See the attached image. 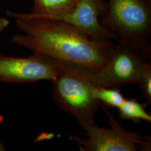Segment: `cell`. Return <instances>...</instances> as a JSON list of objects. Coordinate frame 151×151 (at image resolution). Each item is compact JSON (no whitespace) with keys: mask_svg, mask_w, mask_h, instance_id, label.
Returning a JSON list of instances; mask_svg holds the SVG:
<instances>
[{"mask_svg":"<svg viewBox=\"0 0 151 151\" xmlns=\"http://www.w3.org/2000/svg\"><path fill=\"white\" fill-rule=\"evenodd\" d=\"M15 21L22 33L14 35L11 42L33 54L90 73L101 71L110 60L111 41L92 40L65 22L40 18Z\"/></svg>","mask_w":151,"mask_h":151,"instance_id":"1","label":"cell"},{"mask_svg":"<svg viewBox=\"0 0 151 151\" xmlns=\"http://www.w3.org/2000/svg\"><path fill=\"white\" fill-rule=\"evenodd\" d=\"M100 22L119 43L151 61V0H108Z\"/></svg>","mask_w":151,"mask_h":151,"instance_id":"2","label":"cell"},{"mask_svg":"<svg viewBox=\"0 0 151 151\" xmlns=\"http://www.w3.org/2000/svg\"><path fill=\"white\" fill-rule=\"evenodd\" d=\"M55 105L81 123L95 124V115L101 104L93 97L91 84L79 69L66 65L52 82Z\"/></svg>","mask_w":151,"mask_h":151,"instance_id":"3","label":"cell"},{"mask_svg":"<svg viewBox=\"0 0 151 151\" xmlns=\"http://www.w3.org/2000/svg\"><path fill=\"white\" fill-rule=\"evenodd\" d=\"M108 117L106 121L111 128L99 127L96 124L81 123L86 132V138L70 134L69 138L76 142L82 151H151V139L143 140L137 133L130 132L116 121L106 106L101 105Z\"/></svg>","mask_w":151,"mask_h":151,"instance_id":"4","label":"cell"},{"mask_svg":"<svg viewBox=\"0 0 151 151\" xmlns=\"http://www.w3.org/2000/svg\"><path fill=\"white\" fill-rule=\"evenodd\" d=\"M150 69L151 61L139 52L119 43L114 45L108 64L101 71L90 73L80 70L94 86L120 88L130 83L138 84Z\"/></svg>","mask_w":151,"mask_h":151,"instance_id":"5","label":"cell"},{"mask_svg":"<svg viewBox=\"0 0 151 151\" xmlns=\"http://www.w3.org/2000/svg\"><path fill=\"white\" fill-rule=\"evenodd\" d=\"M47 57H14L0 53V83H27L55 80L65 67Z\"/></svg>","mask_w":151,"mask_h":151,"instance_id":"6","label":"cell"},{"mask_svg":"<svg viewBox=\"0 0 151 151\" xmlns=\"http://www.w3.org/2000/svg\"><path fill=\"white\" fill-rule=\"evenodd\" d=\"M105 9L106 2L103 0H78L70 10L44 19L65 22L96 41L116 40L115 34L100 22Z\"/></svg>","mask_w":151,"mask_h":151,"instance_id":"7","label":"cell"},{"mask_svg":"<svg viewBox=\"0 0 151 151\" xmlns=\"http://www.w3.org/2000/svg\"><path fill=\"white\" fill-rule=\"evenodd\" d=\"M78 1V0H34L32 10L30 12L8 10L6 15L14 20L44 19L70 10Z\"/></svg>","mask_w":151,"mask_h":151,"instance_id":"8","label":"cell"},{"mask_svg":"<svg viewBox=\"0 0 151 151\" xmlns=\"http://www.w3.org/2000/svg\"><path fill=\"white\" fill-rule=\"evenodd\" d=\"M148 104L139 103L136 99H125L123 103L117 109L122 120H131L137 123L143 120L151 123V116L146 110Z\"/></svg>","mask_w":151,"mask_h":151,"instance_id":"9","label":"cell"},{"mask_svg":"<svg viewBox=\"0 0 151 151\" xmlns=\"http://www.w3.org/2000/svg\"><path fill=\"white\" fill-rule=\"evenodd\" d=\"M92 92L93 97L101 104L108 107L118 109L125 100L120 88L96 87L92 85Z\"/></svg>","mask_w":151,"mask_h":151,"instance_id":"10","label":"cell"},{"mask_svg":"<svg viewBox=\"0 0 151 151\" xmlns=\"http://www.w3.org/2000/svg\"><path fill=\"white\" fill-rule=\"evenodd\" d=\"M138 85L140 91L148 104H151V69L147 70L142 76Z\"/></svg>","mask_w":151,"mask_h":151,"instance_id":"11","label":"cell"},{"mask_svg":"<svg viewBox=\"0 0 151 151\" xmlns=\"http://www.w3.org/2000/svg\"><path fill=\"white\" fill-rule=\"evenodd\" d=\"M9 20L5 17L0 16V33L2 32L9 25Z\"/></svg>","mask_w":151,"mask_h":151,"instance_id":"12","label":"cell"},{"mask_svg":"<svg viewBox=\"0 0 151 151\" xmlns=\"http://www.w3.org/2000/svg\"><path fill=\"white\" fill-rule=\"evenodd\" d=\"M6 148L5 147L3 143L1 142V140L0 139V151H6Z\"/></svg>","mask_w":151,"mask_h":151,"instance_id":"13","label":"cell"},{"mask_svg":"<svg viewBox=\"0 0 151 151\" xmlns=\"http://www.w3.org/2000/svg\"></svg>","mask_w":151,"mask_h":151,"instance_id":"14","label":"cell"}]
</instances>
